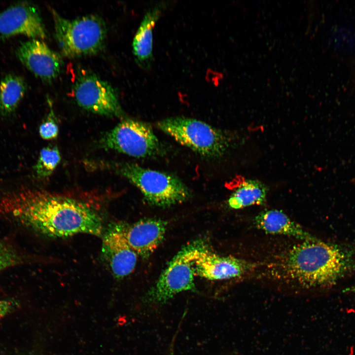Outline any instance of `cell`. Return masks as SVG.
I'll return each instance as SVG.
<instances>
[{"instance_id":"18","label":"cell","mask_w":355,"mask_h":355,"mask_svg":"<svg viewBox=\"0 0 355 355\" xmlns=\"http://www.w3.org/2000/svg\"><path fill=\"white\" fill-rule=\"evenodd\" d=\"M61 158L60 151L56 146L48 145L41 149L35 166L37 177L46 178L51 176L59 164Z\"/></svg>"},{"instance_id":"14","label":"cell","mask_w":355,"mask_h":355,"mask_svg":"<svg viewBox=\"0 0 355 355\" xmlns=\"http://www.w3.org/2000/svg\"><path fill=\"white\" fill-rule=\"evenodd\" d=\"M165 5L159 3L149 9L133 39V53L140 65L146 70L149 68L153 60V27L162 14Z\"/></svg>"},{"instance_id":"7","label":"cell","mask_w":355,"mask_h":355,"mask_svg":"<svg viewBox=\"0 0 355 355\" xmlns=\"http://www.w3.org/2000/svg\"><path fill=\"white\" fill-rule=\"evenodd\" d=\"M105 149L113 150L136 158L161 154L162 145L150 125L138 120L125 119L107 132L100 141Z\"/></svg>"},{"instance_id":"3","label":"cell","mask_w":355,"mask_h":355,"mask_svg":"<svg viewBox=\"0 0 355 355\" xmlns=\"http://www.w3.org/2000/svg\"><path fill=\"white\" fill-rule=\"evenodd\" d=\"M52 13L55 38L64 56L76 58L92 55L102 49L106 29L101 17L90 14L70 20L53 9Z\"/></svg>"},{"instance_id":"15","label":"cell","mask_w":355,"mask_h":355,"mask_svg":"<svg viewBox=\"0 0 355 355\" xmlns=\"http://www.w3.org/2000/svg\"><path fill=\"white\" fill-rule=\"evenodd\" d=\"M254 223L258 229L268 234L287 235L302 241L310 240L314 237L282 211L278 210L260 212L255 216Z\"/></svg>"},{"instance_id":"22","label":"cell","mask_w":355,"mask_h":355,"mask_svg":"<svg viewBox=\"0 0 355 355\" xmlns=\"http://www.w3.org/2000/svg\"><path fill=\"white\" fill-rule=\"evenodd\" d=\"M343 292H355V286L347 287L343 290Z\"/></svg>"},{"instance_id":"4","label":"cell","mask_w":355,"mask_h":355,"mask_svg":"<svg viewBox=\"0 0 355 355\" xmlns=\"http://www.w3.org/2000/svg\"><path fill=\"white\" fill-rule=\"evenodd\" d=\"M114 169L136 186L151 205L170 207L185 202L191 196L187 186L173 174L128 162L118 164Z\"/></svg>"},{"instance_id":"20","label":"cell","mask_w":355,"mask_h":355,"mask_svg":"<svg viewBox=\"0 0 355 355\" xmlns=\"http://www.w3.org/2000/svg\"><path fill=\"white\" fill-rule=\"evenodd\" d=\"M50 104V112L46 119L41 123L39 128V133L44 140H49L56 138L59 133V127L54 115L52 106Z\"/></svg>"},{"instance_id":"21","label":"cell","mask_w":355,"mask_h":355,"mask_svg":"<svg viewBox=\"0 0 355 355\" xmlns=\"http://www.w3.org/2000/svg\"><path fill=\"white\" fill-rule=\"evenodd\" d=\"M17 305L18 303L15 299H0V319L12 312Z\"/></svg>"},{"instance_id":"11","label":"cell","mask_w":355,"mask_h":355,"mask_svg":"<svg viewBox=\"0 0 355 355\" xmlns=\"http://www.w3.org/2000/svg\"><path fill=\"white\" fill-rule=\"evenodd\" d=\"M18 35L37 39L46 36L39 13L31 4H16L0 13V40Z\"/></svg>"},{"instance_id":"12","label":"cell","mask_w":355,"mask_h":355,"mask_svg":"<svg viewBox=\"0 0 355 355\" xmlns=\"http://www.w3.org/2000/svg\"><path fill=\"white\" fill-rule=\"evenodd\" d=\"M16 55L25 67L43 81H51L56 78L62 67L60 56L39 39L22 42Z\"/></svg>"},{"instance_id":"5","label":"cell","mask_w":355,"mask_h":355,"mask_svg":"<svg viewBox=\"0 0 355 355\" xmlns=\"http://www.w3.org/2000/svg\"><path fill=\"white\" fill-rule=\"evenodd\" d=\"M156 126L178 142L205 158L222 156L228 150V136L202 121L182 116L167 118Z\"/></svg>"},{"instance_id":"9","label":"cell","mask_w":355,"mask_h":355,"mask_svg":"<svg viewBox=\"0 0 355 355\" xmlns=\"http://www.w3.org/2000/svg\"><path fill=\"white\" fill-rule=\"evenodd\" d=\"M137 255L126 240L124 224L111 225L103 238L102 256L114 278L121 279L132 273Z\"/></svg>"},{"instance_id":"19","label":"cell","mask_w":355,"mask_h":355,"mask_svg":"<svg viewBox=\"0 0 355 355\" xmlns=\"http://www.w3.org/2000/svg\"><path fill=\"white\" fill-rule=\"evenodd\" d=\"M25 256L12 242L0 239V274L4 270L24 262Z\"/></svg>"},{"instance_id":"8","label":"cell","mask_w":355,"mask_h":355,"mask_svg":"<svg viewBox=\"0 0 355 355\" xmlns=\"http://www.w3.org/2000/svg\"><path fill=\"white\" fill-rule=\"evenodd\" d=\"M72 94L76 103L88 111L109 117L123 115L112 87L89 71L81 70L78 72Z\"/></svg>"},{"instance_id":"13","label":"cell","mask_w":355,"mask_h":355,"mask_svg":"<svg viewBox=\"0 0 355 355\" xmlns=\"http://www.w3.org/2000/svg\"><path fill=\"white\" fill-rule=\"evenodd\" d=\"M167 222L155 218H145L130 225L124 224L126 240L130 247L143 258H147L164 239Z\"/></svg>"},{"instance_id":"6","label":"cell","mask_w":355,"mask_h":355,"mask_svg":"<svg viewBox=\"0 0 355 355\" xmlns=\"http://www.w3.org/2000/svg\"><path fill=\"white\" fill-rule=\"evenodd\" d=\"M199 243L196 241L186 245L173 257L154 285L146 293L145 303L163 305L181 292L197 291L194 283V259Z\"/></svg>"},{"instance_id":"17","label":"cell","mask_w":355,"mask_h":355,"mask_svg":"<svg viewBox=\"0 0 355 355\" xmlns=\"http://www.w3.org/2000/svg\"><path fill=\"white\" fill-rule=\"evenodd\" d=\"M26 85L20 76L9 74L0 82V112L4 115L12 113L23 99Z\"/></svg>"},{"instance_id":"23","label":"cell","mask_w":355,"mask_h":355,"mask_svg":"<svg viewBox=\"0 0 355 355\" xmlns=\"http://www.w3.org/2000/svg\"><path fill=\"white\" fill-rule=\"evenodd\" d=\"M170 355H173V351L172 350H171Z\"/></svg>"},{"instance_id":"1","label":"cell","mask_w":355,"mask_h":355,"mask_svg":"<svg viewBox=\"0 0 355 355\" xmlns=\"http://www.w3.org/2000/svg\"><path fill=\"white\" fill-rule=\"evenodd\" d=\"M0 217L55 238L80 233L99 236L104 229L102 218L93 205L40 189L0 192Z\"/></svg>"},{"instance_id":"2","label":"cell","mask_w":355,"mask_h":355,"mask_svg":"<svg viewBox=\"0 0 355 355\" xmlns=\"http://www.w3.org/2000/svg\"><path fill=\"white\" fill-rule=\"evenodd\" d=\"M272 276L306 288H328L355 272V245L316 237L286 250L268 266Z\"/></svg>"},{"instance_id":"16","label":"cell","mask_w":355,"mask_h":355,"mask_svg":"<svg viewBox=\"0 0 355 355\" xmlns=\"http://www.w3.org/2000/svg\"><path fill=\"white\" fill-rule=\"evenodd\" d=\"M268 192L267 187L260 181L247 179L231 195L228 205L233 209H240L254 205H264Z\"/></svg>"},{"instance_id":"10","label":"cell","mask_w":355,"mask_h":355,"mask_svg":"<svg viewBox=\"0 0 355 355\" xmlns=\"http://www.w3.org/2000/svg\"><path fill=\"white\" fill-rule=\"evenodd\" d=\"M195 276L210 280H222L241 277L252 265L233 256H221L211 251L199 243L194 259Z\"/></svg>"}]
</instances>
